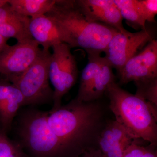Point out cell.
<instances>
[{
  "label": "cell",
  "mask_w": 157,
  "mask_h": 157,
  "mask_svg": "<svg viewBox=\"0 0 157 157\" xmlns=\"http://www.w3.org/2000/svg\"><path fill=\"white\" fill-rule=\"evenodd\" d=\"M88 61L82 72L77 101L82 102L98 101L115 82L113 68L105 58L97 54L88 55Z\"/></svg>",
  "instance_id": "52a82bcc"
},
{
  "label": "cell",
  "mask_w": 157,
  "mask_h": 157,
  "mask_svg": "<svg viewBox=\"0 0 157 157\" xmlns=\"http://www.w3.org/2000/svg\"><path fill=\"white\" fill-rule=\"evenodd\" d=\"M0 157H28L21 144L11 140L1 128Z\"/></svg>",
  "instance_id": "d6986e66"
},
{
  "label": "cell",
  "mask_w": 157,
  "mask_h": 157,
  "mask_svg": "<svg viewBox=\"0 0 157 157\" xmlns=\"http://www.w3.org/2000/svg\"><path fill=\"white\" fill-rule=\"evenodd\" d=\"M29 17L21 15L14 11L8 1L0 6V22L10 23L29 28Z\"/></svg>",
  "instance_id": "ffe728a7"
},
{
  "label": "cell",
  "mask_w": 157,
  "mask_h": 157,
  "mask_svg": "<svg viewBox=\"0 0 157 157\" xmlns=\"http://www.w3.org/2000/svg\"><path fill=\"white\" fill-rule=\"evenodd\" d=\"M154 39L152 33L147 27L135 33L118 32L108 43L104 57L113 69L119 71L138 51Z\"/></svg>",
  "instance_id": "ba28073f"
},
{
  "label": "cell",
  "mask_w": 157,
  "mask_h": 157,
  "mask_svg": "<svg viewBox=\"0 0 157 157\" xmlns=\"http://www.w3.org/2000/svg\"><path fill=\"white\" fill-rule=\"evenodd\" d=\"M104 107L98 101L82 102L76 99L54 111L47 121L65 157H79L90 149L98 148L105 121Z\"/></svg>",
  "instance_id": "6da1fadb"
},
{
  "label": "cell",
  "mask_w": 157,
  "mask_h": 157,
  "mask_svg": "<svg viewBox=\"0 0 157 157\" xmlns=\"http://www.w3.org/2000/svg\"><path fill=\"white\" fill-rule=\"evenodd\" d=\"M135 140L116 121H109L100 134L98 148L105 157H122Z\"/></svg>",
  "instance_id": "7c38bea8"
},
{
  "label": "cell",
  "mask_w": 157,
  "mask_h": 157,
  "mask_svg": "<svg viewBox=\"0 0 157 157\" xmlns=\"http://www.w3.org/2000/svg\"><path fill=\"white\" fill-rule=\"evenodd\" d=\"M48 111L26 109L18 120L20 143L31 157H65L56 136L49 126Z\"/></svg>",
  "instance_id": "277c9868"
},
{
  "label": "cell",
  "mask_w": 157,
  "mask_h": 157,
  "mask_svg": "<svg viewBox=\"0 0 157 157\" xmlns=\"http://www.w3.org/2000/svg\"><path fill=\"white\" fill-rule=\"evenodd\" d=\"M77 8L90 22L101 23L120 33L128 32L123 25V18L113 0H75Z\"/></svg>",
  "instance_id": "8fae6325"
},
{
  "label": "cell",
  "mask_w": 157,
  "mask_h": 157,
  "mask_svg": "<svg viewBox=\"0 0 157 157\" xmlns=\"http://www.w3.org/2000/svg\"><path fill=\"white\" fill-rule=\"evenodd\" d=\"M56 0H8L11 8L18 14L31 18L45 15L55 4Z\"/></svg>",
  "instance_id": "9a60e30c"
},
{
  "label": "cell",
  "mask_w": 157,
  "mask_h": 157,
  "mask_svg": "<svg viewBox=\"0 0 157 157\" xmlns=\"http://www.w3.org/2000/svg\"><path fill=\"white\" fill-rule=\"evenodd\" d=\"M42 50L34 40L7 45L0 52V73L11 82L37 60Z\"/></svg>",
  "instance_id": "9c48e42d"
},
{
  "label": "cell",
  "mask_w": 157,
  "mask_h": 157,
  "mask_svg": "<svg viewBox=\"0 0 157 157\" xmlns=\"http://www.w3.org/2000/svg\"><path fill=\"white\" fill-rule=\"evenodd\" d=\"M79 157H105L98 148L88 150Z\"/></svg>",
  "instance_id": "603a6c76"
},
{
  "label": "cell",
  "mask_w": 157,
  "mask_h": 157,
  "mask_svg": "<svg viewBox=\"0 0 157 157\" xmlns=\"http://www.w3.org/2000/svg\"><path fill=\"white\" fill-rule=\"evenodd\" d=\"M0 35L7 39L13 38L17 42H25L33 40L29 28L8 22H0Z\"/></svg>",
  "instance_id": "ac0fdd59"
},
{
  "label": "cell",
  "mask_w": 157,
  "mask_h": 157,
  "mask_svg": "<svg viewBox=\"0 0 157 157\" xmlns=\"http://www.w3.org/2000/svg\"><path fill=\"white\" fill-rule=\"evenodd\" d=\"M137 6L146 22H155L157 0H136Z\"/></svg>",
  "instance_id": "7402d4cb"
},
{
  "label": "cell",
  "mask_w": 157,
  "mask_h": 157,
  "mask_svg": "<svg viewBox=\"0 0 157 157\" xmlns=\"http://www.w3.org/2000/svg\"><path fill=\"white\" fill-rule=\"evenodd\" d=\"M49 50L42 49L40 56L22 75L11 82L21 93L25 105H43L52 103L53 90L49 84Z\"/></svg>",
  "instance_id": "5b68a950"
},
{
  "label": "cell",
  "mask_w": 157,
  "mask_h": 157,
  "mask_svg": "<svg viewBox=\"0 0 157 157\" xmlns=\"http://www.w3.org/2000/svg\"><path fill=\"white\" fill-rule=\"evenodd\" d=\"M135 95L157 108V78L135 82Z\"/></svg>",
  "instance_id": "e0dca14e"
},
{
  "label": "cell",
  "mask_w": 157,
  "mask_h": 157,
  "mask_svg": "<svg viewBox=\"0 0 157 157\" xmlns=\"http://www.w3.org/2000/svg\"><path fill=\"white\" fill-rule=\"evenodd\" d=\"M8 0H0V6L4 5V4L7 2Z\"/></svg>",
  "instance_id": "d4e9b609"
},
{
  "label": "cell",
  "mask_w": 157,
  "mask_h": 157,
  "mask_svg": "<svg viewBox=\"0 0 157 157\" xmlns=\"http://www.w3.org/2000/svg\"><path fill=\"white\" fill-rule=\"evenodd\" d=\"M29 31L31 37L42 46V49L49 50L56 44L64 43L58 26L45 14L30 18Z\"/></svg>",
  "instance_id": "5bb4252c"
},
{
  "label": "cell",
  "mask_w": 157,
  "mask_h": 157,
  "mask_svg": "<svg viewBox=\"0 0 157 157\" xmlns=\"http://www.w3.org/2000/svg\"><path fill=\"white\" fill-rule=\"evenodd\" d=\"M9 39L0 35V52L8 45L7 41Z\"/></svg>",
  "instance_id": "cb8c5ba5"
},
{
  "label": "cell",
  "mask_w": 157,
  "mask_h": 157,
  "mask_svg": "<svg viewBox=\"0 0 157 157\" xmlns=\"http://www.w3.org/2000/svg\"><path fill=\"white\" fill-rule=\"evenodd\" d=\"M25 101L19 90L4 78L0 79V128L6 133Z\"/></svg>",
  "instance_id": "4fadbf2b"
},
{
  "label": "cell",
  "mask_w": 157,
  "mask_h": 157,
  "mask_svg": "<svg viewBox=\"0 0 157 157\" xmlns=\"http://www.w3.org/2000/svg\"><path fill=\"white\" fill-rule=\"evenodd\" d=\"M116 121L134 139L157 146V108L121 87L116 82L107 91Z\"/></svg>",
  "instance_id": "3957f363"
},
{
  "label": "cell",
  "mask_w": 157,
  "mask_h": 157,
  "mask_svg": "<svg viewBox=\"0 0 157 157\" xmlns=\"http://www.w3.org/2000/svg\"><path fill=\"white\" fill-rule=\"evenodd\" d=\"M156 146L144 145L138 141H134L127 149L122 157H157Z\"/></svg>",
  "instance_id": "44dd1931"
},
{
  "label": "cell",
  "mask_w": 157,
  "mask_h": 157,
  "mask_svg": "<svg viewBox=\"0 0 157 157\" xmlns=\"http://www.w3.org/2000/svg\"><path fill=\"white\" fill-rule=\"evenodd\" d=\"M48 65L49 81L54 88L53 106L50 111L59 109L64 97L76 83L78 69L71 47L65 43H59L51 48Z\"/></svg>",
  "instance_id": "8992f818"
},
{
  "label": "cell",
  "mask_w": 157,
  "mask_h": 157,
  "mask_svg": "<svg viewBox=\"0 0 157 157\" xmlns=\"http://www.w3.org/2000/svg\"><path fill=\"white\" fill-rule=\"evenodd\" d=\"M45 15L58 26L64 43L71 48H82L88 55L104 52L110 39L118 32L107 25L88 21L75 0H56Z\"/></svg>",
  "instance_id": "7a4b0ae2"
},
{
  "label": "cell",
  "mask_w": 157,
  "mask_h": 157,
  "mask_svg": "<svg viewBox=\"0 0 157 157\" xmlns=\"http://www.w3.org/2000/svg\"><path fill=\"white\" fill-rule=\"evenodd\" d=\"M120 84L157 78V41L153 39L117 71Z\"/></svg>",
  "instance_id": "30bf717a"
},
{
  "label": "cell",
  "mask_w": 157,
  "mask_h": 157,
  "mask_svg": "<svg viewBox=\"0 0 157 157\" xmlns=\"http://www.w3.org/2000/svg\"><path fill=\"white\" fill-rule=\"evenodd\" d=\"M122 17L130 26L135 29L146 28V21L143 18L136 0H113Z\"/></svg>",
  "instance_id": "2e32d148"
}]
</instances>
